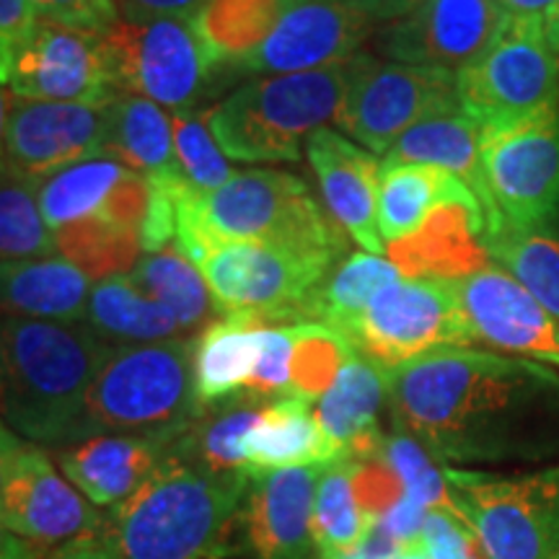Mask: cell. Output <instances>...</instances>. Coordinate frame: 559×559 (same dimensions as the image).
Here are the masks:
<instances>
[{
	"instance_id": "47",
	"label": "cell",
	"mask_w": 559,
	"mask_h": 559,
	"mask_svg": "<svg viewBox=\"0 0 559 559\" xmlns=\"http://www.w3.org/2000/svg\"><path fill=\"white\" fill-rule=\"evenodd\" d=\"M400 549L404 547H400V544L394 542V536L381 526V521H376L373 526H370L368 536L358 544V547L334 559H391Z\"/></svg>"
},
{
	"instance_id": "36",
	"label": "cell",
	"mask_w": 559,
	"mask_h": 559,
	"mask_svg": "<svg viewBox=\"0 0 559 559\" xmlns=\"http://www.w3.org/2000/svg\"><path fill=\"white\" fill-rule=\"evenodd\" d=\"M370 521L358 506L353 487V464L347 459L321 466L313 502V539L321 559L347 555L366 539Z\"/></svg>"
},
{
	"instance_id": "15",
	"label": "cell",
	"mask_w": 559,
	"mask_h": 559,
	"mask_svg": "<svg viewBox=\"0 0 559 559\" xmlns=\"http://www.w3.org/2000/svg\"><path fill=\"white\" fill-rule=\"evenodd\" d=\"M379 29L358 0H293L272 32L247 58L239 73L290 75L353 60Z\"/></svg>"
},
{
	"instance_id": "39",
	"label": "cell",
	"mask_w": 559,
	"mask_h": 559,
	"mask_svg": "<svg viewBox=\"0 0 559 559\" xmlns=\"http://www.w3.org/2000/svg\"><path fill=\"white\" fill-rule=\"evenodd\" d=\"M293 358H290V394L306 402H319V396L332 386L345 362L355 355L345 334L319 321L290 324Z\"/></svg>"
},
{
	"instance_id": "9",
	"label": "cell",
	"mask_w": 559,
	"mask_h": 559,
	"mask_svg": "<svg viewBox=\"0 0 559 559\" xmlns=\"http://www.w3.org/2000/svg\"><path fill=\"white\" fill-rule=\"evenodd\" d=\"M453 109H461L453 70L358 52L349 60L345 99L334 124L342 135L383 158L417 122Z\"/></svg>"
},
{
	"instance_id": "50",
	"label": "cell",
	"mask_w": 559,
	"mask_h": 559,
	"mask_svg": "<svg viewBox=\"0 0 559 559\" xmlns=\"http://www.w3.org/2000/svg\"><path fill=\"white\" fill-rule=\"evenodd\" d=\"M45 559H111L99 536H88V539H75L55 547Z\"/></svg>"
},
{
	"instance_id": "43",
	"label": "cell",
	"mask_w": 559,
	"mask_h": 559,
	"mask_svg": "<svg viewBox=\"0 0 559 559\" xmlns=\"http://www.w3.org/2000/svg\"><path fill=\"white\" fill-rule=\"evenodd\" d=\"M419 547L430 559H485L477 534L453 506L430 510L419 534Z\"/></svg>"
},
{
	"instance_id": "10",
	"label": "cell",
	"mask_w": 559,
	"mask_h": 559,
	"mask_svg": "<svg viewBox=\"0 0 559 559\" xmlns=\"http://www.w3.org/2000/svg\"><path fill=\"white\" fill-rule=\"evenodd\" d=\"M102 39L117 91L145 96L171 111L192 109L223 70L194 16L120 19L102 32Z\"/></svg>"
},
{
	"instance_id": "34",
	"label": "cell",
	"mask_w": 559,
	"mask_h": 559,
	"mask_svg": "<svg viewBox=\"0 0 559 559\" xmlns=\"http://www.w3.org/2000/svg\"><path fill=\"white\" fill-rule=\"evenodd\" d=\"M402 275L404 272L381 254H370V251L347 254L313 293L309 321H319L345 334L355 319L368 309L376 293L396 283Z\"/></svg>"
},
{
	"instance_id": "5",
	"label": "cell",
	"mask_w": 559,
	"mask_h": 559,
	"mask_svg": "<svg viewBox=\"0 0 559 559\" xmlns=\"http://www.w3.org/2000/svg\"><path fill=\"white\" fill-rule=\"evenodd\" d=\"M347 81L349 60L309 73L251 79L207 109L210 132L228 160H298L313 132L337 117Z\"/></svg>"
},
{
	"instance_id": "28",
	"label": "cell",
	"mask_w": 559,
	"mask_h": 559,
	"mask_svg": "<svg viewBox=\"0 0 559 559\" xmlns=\"http://www.w3.org/2000/svg\"><path fill=\"white\" fill-rule=\"evenodd\" d=\"M474 194L456 174L423 164H381L379 234L389 247L417 236L445 202Z\"/></svg>"
},
{
	"instance_id": "4",
	"label": "cell",
	"mask_w": 559,
	"mask_h": 559,
	"mask_svg": "<svg viewBox=\"0 0 559 559\" xmlns=\"http://www.w3.org/2000/svg\"><path fill=\"white\" fill-rule=\"evenodd\" d=\"M247 474H215L166 453L143 487L111 508L99 539L111 559H205L223 551L249 487Z\"/></svg>"
},
{
	"instance_id": "8",
	"label": "cell",
	"mask_w": 559,
	"mask_h": 559,
	"mask_svg": "<svg viewBox=\"0 0 559 559\" xmlns=\"http://www.w3.org/2000/svg\"><path fill=\"white\" fill-rule=\"evenodd\" d=\"M443 477L485 559H559V464L513 477L445 466Z\"/></svg>"
},
{
	"instance_id": "26",
	"label": "cell",
	"mask_w": 559,
	"mask_h": 559,
	"mask_svg": "<svg viewBox=\"0 0 559 559\" xmlns=\"http://www.w3.org/2000/svg\"><path fill=\"white\" fill-rule=\"evenodd\" d=\"M264 321L254 313H221L194 337L192 389L198 412L243 394L257 368V334Z\"/></svg>"
},
{
	"instance_id": "51",
	"label": "cell",
	"mask_w": 559,
	"mask_h": 559,
	"mask_svg": "<svg viewBox=\"0 0 559 559\" xmlns=\"http://www.w3.org/2000/svg\"><path fill=\"white\" fill-rule=\"evenodd\" d=\"M41 547L0 526V559H41Z\"/></svg>"
},
{
	"instance_id": "27",
	"label": "cell",
	"mask_w": 559,
	"mask_h": 559,
	"mask_svg": "<svg viewBox=\"0 0 559 559\" xmlns=\"http://www.w3.org/2000/svg\"><path fill=\"white\" fill-rule=\"evenodd\" d=\"M249 474L293 469V466H326L340 461L330 438L321 430L311 402L298 396L267 402L254 428L243 440Z\"/></svg>"
},
{
	"instance_id": "3",
	"label": "cell",
	"mask_w": 559,
	"mask_h": 559,
	"mask_svg": "<svg viewBox=\"0 0 559 559\" xmlns=\"http://www.w3.org/2000/svg\"><path fill=\"white\" fill-rule=\"evenodd\" d=\"M345 230L319 205L311 187L277 169L236 171L221 190L177 194V249L198 264L221 243L264 241L342 262Z\"/></svg>"
},
{
	"instance_id": "45",
	"label": "cell",
	"mask_w": 559,
	"mask_h": 559,
	"mask_svg": "<svg viewBox=\"0 0 559 559\" xmlns=\"http://www.w3.org/2000/svg\"><path fill=\"white\" fill-rule=\"evenodd\" d=\"M37 21L32 0H0V45L16 52L21 41L34 32Z\"/></svg>"
},
{
	"instance_id": "19",
	"label": "cell",
	"mask_w": 559,
	"mask_h": 559,
	"mask_svg": "<svg viewBox=\"0 0 559 559\" xmlns=\"http://www.w3.org/2000/svg\"><path fill=\"white\" fill-rule=\"evenodd\" d=\"M107 107L11 94L5 164L37 185L66 166L102 156L107 151Z\"/></svg>"
},
{
	"instance_id": "53",
	"label": "cell",
	"mask_w": 559,
	"mask_h": 559,
	"mask_svg": "<svg viewBox=\"0 0 559 559\" xmlns=\"http://www.w3.org/2000/svg\"><path fill=\"white\" fill-rule=\"evenodd\" d=\"M9 109H11V91L0 86V171L5 169V128H9Z\"/></svg>"
},
{
	"instance_id": "38",
	"label": "cell",
	"mask_w": 559,
	"mask_h": 559,
	"mask_svg": "<svg viewBox=\"0 0 559 559\" xmlns=\"http://www.w3.org/2000/svg\"><path fill=\"white\" fill-rule=\"evenodd\" d=\"M52 254L58 243L39 210L37 185L5 166L0 171V264Z\"/></svg>"
},
{
	"instance_id": "20",
	"label": "cell",
	"mask_w": 559,
	"mask_h": 559,
	"mask_svg": "<svg viewBox=\"0 0 559 559\" xmlns=\"http://www.w3.org/2000/svg\"><path fill=\"white\" fill-rule=\"evenodd\" d=\"M306 158L317 174L332 221L360 243L362 251L386 254V243L379 234V156L340 130L321 128L306 143Z\"/></svg>"
},
{
	"instance_id": "29",
	"label": "cell",
	"mask_w": 559,
	"mask_h": 559,
	"mask_svg": "<svg viewBox=\"0 0 559 559\" xmlns=\"http://www.w3.org/2000/svg\"><path fill=\"white\" fill-rule=\"evenodd\" d=\"M86 324L109 345H148L185 337L174 313L145 296L130 275H115L91 288Z\"/></svg>"
},
{
	"instance_id": "55",
	"label": "cell",
	"mask_w": 559,
	"mask_h": 559,
	"mask_svg": "<svg viewBox=\"0 0 559 559\" xmlns=\"http://www.w3.org/2000/svg\"><path fill=\"white\" fill-rule=\"evenodd\" d=\"M391 559H430V557L425 555V549L419 547V542H415V544H409V547L396 551V555Z\"/></svg>"
},
{
	"instance_id": "44",
	"label": "cell",
	"mask_w": 559,
	"mask_h": 559,
	"mask_svg": "<svg viewBox=\"0 0 559 559\" xmlns=\"http://www.w3.org/2000/svg\"><path fill=\"white\" fill-rule=\"evenodd\" d=\"M37 19L86 32H107L120 21L115 0H32Z\"/></svg>"
},
{
	"instance_id": "12",
	"label": "cell",
	"mask_w": 559,
	"mask_h": 559,
	"mask_svg": "<svg viewBox=\"0 0 559 559\" xmlns=\"http://www.w3.org/2000/svg\"><path fill=\"white\" fill-rule=\"evenodd\" d=\"M340 262L264 241L221 243L200 264L218 313H254L264 324L309 321L319 285Z\"/></svg>"
},
{
	"instance_id": "35",
	"label": "cell",
	"mask_w": 559,
	"mask_h": 559,
	"mask_svg": "<svg viewBox=\"0 0 559 559\" xmlns=\"http://www.w3.org/2000/svg\"><path fill=\"white\" fill-rule=\"evenodd\" d=\"M290 3L293 0H207L194 13V24L213 60L234 70L236 62L267 37Z\"/></svg>"
},
{
	"instance_id": "21",
	"label": "cell",
	"mask_w": 559,
	"mask_h": 559,
	"mask_svg": "<svg viewBox=\"0 0 559 559\" xmlns=\"http://www.w3.org/2000/svg\"><path fill=\"white\" fill-rule=\"evenodd\" d=\"M321 466L260 472L249 479L247 531L257 559H317L313 502Z\"/></svg>"
},
{
	"instance_id": "30",
	"label": "cell",
	"mask_w": 559,
	"mask_h": 559,
	"mask_svg": "<svg viewBox=\"0 0 559 559\" xmlns=\"http://www.w3.org/2000/svg\"><path fill=\"white\" fill-rule=\"evenodd\" d=\"M128 169L148 177L179 171L171 117L156 102L120 94L107 107V151Z\"/></svg>"
},
{
	"instance_id": "6",
	"label": "cell",
	"mask_w": 559,
	"mask_h": 559,
	"mask_svg": "<svg viewBox=\"0 0 559 559\" xmlns=\"http://www.w3.org/2000/svg\"><path fill=\"white\" fill-rule=\"evenodd\" d=\"M194 340L111 345L88 396L96 436H145L174 440L194 417Z\"/></svg>"
},
{
	"instance_id": "54",
	"label": "cell",
	"mask_w": 559,
	"mask_h": 559,
	"mask_svg": "<svg viewBox=\"0 0 559 559\" xmlns=\"http://www.w3.org/2000/svg\"><path fill=\"white\" fill-rule=\"evenodd\" d=\"M544 21H547V32H549L551 41H555V50L559 55V5L551 13H547V16H544Z\"/></svg>"
},
{
	"instance_id": "11",
	"label": "cell",
	"mask_w": 559,
	"mask_h": 559,
	"mask_svg": "<svg viewBox=\"0 0 559 559\" xmlns=\"http://www.w3.org/2000/svg\"><path fill=\"white\" fill-rule=\"evenodd\" d=\"M362 358L383 370L449 347H477L453 277H400L376 293L345 332Z\"/></svg>"
},
{
	"instance_id": "17",
	"label": "cell",
	"mask_w": 559,
	"mask_h": 559,
	"mask_svg": "<svg viewBox=\"0 0 559 559\" xmlns=\"http://www.w3.org/2000/svg\"><path fill=\"white\" fill-rule=\"evenodd\" d=\"M104 523L107 513H99L55 469L45 449L32 443L21 449L0 502V526L47 549L102 536Z\"/></svg>"
},
{
	"instance_id": "49",
	"label": "cell",
	"mask_w": 559,
	"mask_h": 559,
	"mask_svg": "<svg viewBox=\"0 0 559 559\" xmlns=\"http://www.w3.org/2000/svg\"><path fill=\"white\" fill-rule=\"evenodd\" d=\"M24 445L26 440H21L16 432L3 423V417H0V502H3V492H5V485H9L11 469L13 464H16L19 453Z\"/></svg>"
},
{
	"instance_id": "2",
	"label": "cell",
	"mask_w": 559,
	"mask_h": 559,
	"mask_svg": "<svg viewBox=\"0 0 559 559\" xmlns=\"http://www.w3.org/2000/svg\"><path fill=\"white\" fill-rule=\"evenodd\" d=\"M5 370L0 417L26 443L68 449L96 432L88 396L109 342L86 321H39L5 317Z\"/></svg>"
},
{
	"instance_id": "1",
	"label": "cell",
	"mask_w": 559,
	"mask_h": 559,
	"mask_svg": "<svg viewBox=\"0 0 559 559\" xmlns=\"http://www.w3.org/2000/svg\"><path fill=\"white\" fill-rule=\"evenodd\" d=\"M394 430L445 464L559 459V370L479 347H449L386 370Z\"/></svg>"
},
{
	"instance_id": "41",
	"label": "cell",
	"mask_w": 559,
	"mask_h": 559,
	"mask_svg": "<svg viewBox=\"0 0 559 559\" xmlns=\"http://www.w3.org/2000/svg\"><path fill=\"white\" fill-rule=\"evenodd\" d=\"M381 459L400 474L404 495L428 510L451 506L449 485H445L443 469L432 464V456L407 432L394 430L383 438Z\"/></svg>"
},
{
	"instance_id": "14",
	"label": "cell",
	"mask_w": 559,
	"mask_h": 559,
	"mask_svg": "<svg viewBox=\"0 0 559 559\" xmlns=\"http://www.w3.org/2000/svg\"><path fill=\"white\" fill-rule=\"evenodd\" d=\"M9 91L24 99L94 107H107L120 96L102 32L73 29L45 19L19 45Z\"/></svg>"
},
{
	"instance_id": "7",
	"label": "cell",
	"mask_w": 559,
	"mask_h": 559,
	"mask_svg": "<svg viewBox=\"0 0 559 559\" xmlns=\"http://www.w3.org/2000/svg\"><path fill=\"white\" fill-rule=\"evenodd\" d=\"M456 91L485 138L557 111L559 55L544 16H508L492 45L459 70Z\"/></svg>"
},
{
	"instance_id": "23",
	"label": "cell",
	"mask_w": 559,
	"mask_h": 559,
	"mask_svg": "<svg viewBox=\"0 0 559 559\" xmlns=\"http://www.w3.org/2000/svg\"><path fill=\"white\" fill-rule=\"evenodd\" d=\"M383 404H389L386 370L355 349L313 412L337 456L360 461L376 456L386 438L379 428Z\"/></svg>"
},
{
	"instance_id": "16",
	"label": "cell",
	"mask_w": 559,
	"mask_h": 559,
	"mask_svg": "<svg viewBox=\"0 0 559 559\" xmlns=\"http://www.w3.org/2000/svg\"><path fill=\"white\" fill-rule=\"evenodd\" d=\"M508 21L500 0H425L400 21L376 32L386 60L459 73L492 45Z\"/></svg>"
},
{
	"instance_id": "13",
	"label": "cell",
	"mask_w": 559,
	"mask_h": 559,
	"mask_svg": "<svg viewBox=\"0 0 559 559\" xmlns=\"http://www.w3.org/2000/svg\"><path fill=\"white\" fill-rule=\"evenodd\" d=\"M492 218L523 228L559 221V109L544 120L481 140Z\"/></svg>"
},
{
	"instance_id": "22",
	"label": "cell",
	"mask_w": 559,
	"mask_h": 559,
	"mask_svg": "<svg viewBox=\"0 0 559 559\" xmlns=\"http://www.w3.org/2000/svg\"><path fill=\"white\" fill-rule=\"evenodd\" d=\"M171 443L145 436H94L58 451V464L88 502L117 508L158 472Z\"/></svg>"
},
{
	"instance_id": "52",
	"label": "cell",
	"mask_w": 559,
	"mask_h": 559,
	"mask_svg": "<svg viewBox=\"0 0 559 559\" xmlns=\"http://www.w3.org/2000/svg\"><path fill=\"white\" fill-rule=\"evenodd\" d=\"M508 16H547L559 5V0H500Z\"/></svg>"
},
{
	"instance_id": "48",
	"label": "cell",
	"mask_w": 559,
	"mask_h": 559,
	"mask_svg": "<svg viewBox=\"0 0 559 559\" xmlns=\"http://www.w3.org/2000/svg\"><path fill=\"white\" fill-rule=\"evenodd\" d=\"M425 0H358V5L368 13L376 24H391V21H400L417 9Z\"/></svg>"
},
{
	"instance_id": "46",
	"label": "cell",
	"mask_w": 559,
	"mask_h": 559,
	"mask_svg": "<svg viewBox=\"0 0 559 559\" xmlns=\"http://www.w3.org/2000/svg\"><path fill=\"white\" fill-rule=\"evenodd\" d=\"M124 19H169V16H194L207 0H120Z\"/></svg>"
},
{
	"instance_id": "32",
	"label": "cell",
	"mask_w": 559,
	"mask_h": 559,
	"mask_svg": "<svg viewBox=\"0 0 559 559\" xmlns=\"http://www.w3.org/2000/svg\"><path fill=\"white\" fill-rule=\"evenodd\" d=\"M130 277L145 296L164 304L177 317L181 334L205 330L210 321L221 317L202 270L177 247L140 257Z\"/></svg>"
},
{
	"instance_id": "37",
	"label": "cell",
	"mask_w": 559,
	"mask_h": 559,
	"mask_svg": "<svg viewBox=\"0 0 559 559\" xmlns=\"http://www.w3.org/2000/svg\"><path fill=\"white\" fill-rule=\"evenodd\" d=\"M58 254L73 262L88 280L130 275L140 262V234L94 215L55 230Z\"/></svg>"
},
{
	"instance_id": "40",
	"label": "cell",
	"mask_w": 559,
	"mask_h": 559,
	"mask_svg": "<svg viewBox=\"0 0 559 559\" xmlns=\"http://www.w3.org/2000/svg\"><path fill=\"white\" fill-rule=\"evenodd\" d=\"M174 153L185 179L200 194L221 190L234 177L230 160L221 151L218 140L213 138L207 122V109H181L174 111Z\"/></svg>"
},
{
	"instance_id": "31",
	"label": "cell",
	"mask_w": 559,
	"mask_h": 559,
	"mask_svg": "<svg viewBox=\"0 0 559 559\" xmlns=\"http://www.w3.org/2000/svg\"><path fill=\"white\" fill-rule=\"evenodd\" d=\"M481 247L495 267L519 280L559 321V239L549 228H523L498 221L485 228Z\"/></svg>"
},
{
	"instance_id": "33",
	"label": "cell",
	"mask_w": 559,
	"mask_h": 559,
	"mask_svg": "<svg viewBox=\"0 0 559 559\" xmlns=\"http://www.w3.org/2000/svg\"><path fill=\"white\" fill-rule=\"evenodd\" d=\"M124 174H128V166L109 153H102L37 181L39 210L52 234L73 223L94 218Z\"/></svg>"
},
{
	"instance_id": "18",
	"label": "cell",
	"mask_w": 559,
	"mask_h": 559,
	"mask_svg": "<svg viewBox=\"0 0 559 559\" xmlns=\"http://www.w3.org/2000/svg\"><path fill=\"white\" fill-rule=\"evenodd\" d=\"M461 311L477 345L559 370V321L500 267L453 277Z\"/></svg>"
},
{
	"instance_id": "25",
	"label": "cell",
	"mask_w": 559,
	"mask_h": 559,
	"mask_svg": "<svg viewBox=\"0 0 559 559\" xmlns=\"http://www.w3.org/2000/svg\"><path fill=\"white\" fill-rule=\"evenodd\" d=\"M481 128L464 109L445 111L417 122L391 145L381 164H423L438 166L464 181L485 210V223L492 218L485 169H481Z\"/></svg>"
},
{
	"instance_id": "56",
	"label": "cell",
	"mask_w": 559,
	"mask_h": 559,
	"mask_svg": "<svg viewBox=\"0 0 559 559\" xmlns=\"http://www.w3.org/2000/svg\"><path fill=\"white\" fill-rule=\"evenodd\" d=\"M3 326H5V313L0 311V389H3V370H5V337H3Z\"/></svg>"
},
{
	"instance_id": "42",
	"label": "cell",
	"mask_w": 559,
	"mask_h": 559,
	"mask_svg": "<svg viewBox=\"0 0 559 559\" xmlns=\"http://www.w3.org/2000/svg\"><path fill=\"white\" fill-rule=\"evenodd\" d=\"M257 368L243 389L254 402H275L290 394V358L293 332L290 324H262L257 334Z\"/></svg>"
},
{
	"instance_id": "24",
	"label": "cell",
	"mask_w": 559,
	"mask_h": 559,
	"mask_svg": "<svg viewBox=\"0 0 559 559\" xmlns=\"http://www.w3.org/2000/svg\"><path fill=\"white\" fill-rule=\"evenodd\" d=\"M91 280L66 257L0 264V311L39 321H86Z\"/></svg>"
}]
</instances>
